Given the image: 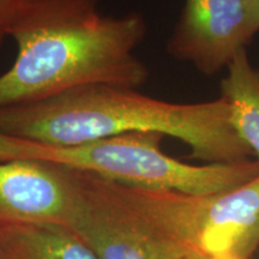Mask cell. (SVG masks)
<instances>
[{
	"label": "cell",
	"instance_id": "cell-1",
	"mask_svg": "<svg viewBox=\"0 0 259 259\" xmlns=\"http://www.w3.org/2000/svg\"><path fill=\"white\" fill-rule=\"evenodd\" d=\"M145 34L138 12L102 15L97 0H47L12 35L17 57L0 74V108L89 85L139 89L149 70L135 52Z\"/></svg>",
	"mask_w": 259,
	"mask_h": 259
},
{
	"label": "cell",
	"instance_id": "cell-2",
	"mask_svg": "<svg viewBox=\"0 0 259 259\" xmlns=\"http://www.w3.org/2000/svg\"><path fill=\"white\" fill-rule=\"evenodd\" d=\"M160 132L205 163L254 156L239 137L225 97L196 103L154 99L138 89L89 85L44 101L0 108V132L53 145H73L130 132Z\"/></svg>",
	"mask_w": 259,
	"mask_h": 259
},
{
	"label": "cell",
	"instance_id": "cell-3",
	"mask_svg": "<svg viewBox=\"0 0 259 259\" xmlns=\"http://www.w3.org/2000/svg\"><path fill=\"white\" fill-rule=\"evenodd\" d=\"M160 132H130L73 145H53L0 132V162L36 160L93 174L122 185L212 194L259 177V158L191 164L167 155Z\"/></svg>",
	"mask_w": 259,
	"mask_h": 259
},
{
	"label": "cell",
	"instance_id": "cell-4",
	"mask_svg": "<svg viewBox=\"0 0 259 259\" xmlns=\"http://www.w3.org/2000/svg\"><path fill=\"white\" fill-rule=\"evenodd\" d=\"M105 181L122 204L194 259H253L258 250L259 177L212 194Z\"/></svg>",
	"mask_w": 259,
	"mask_h": 259
},
{
	"label": "cell",
	"instance_id": "cell-5",
	"mask_svg": "<svg viewBox=\"0 0 259 259\" xmlns=\"http://www.w3.org/2000/svg\"><path fill=\"white\" fill-rule=\"evenodd\" d=\"M70 169V168H69ZM76 205L69 227L99 259H194L109 191L105 179L70 169Z\"/></svg>",
	"mask_w": 259,
	"mask_h": 259
},
{
	"label": "cell",
	"instance_id": "cell-6",
	"mask_svg": "<svg viewBox=\"0 0 259 259\" xmlns=\"http://www.w3.org/2000/svg\"><path fill=\"white\" fill-rule=\"evenodd\" d=\"M258 31L251 0H185L167 52L204 76H215L247 50Z\"/></svg>",
	"mask_w": 259,
	"mask_h": 259
},
{
	"label": "cell",
	"instance_id": "cell-7",
	"mask_svg": "<svg viewBox=\"0 0 259 259\" xmlns=\"http://www.w3.org/2000/svg\"><path fill=\"white\" fill-rule=\"evenodd\" d=\"M74 205L69 168L36 160L0 162V223L69 227Z\"/></svg>",
	"mask_w": 259,
	"mask_h": 259
},
{
	"label": "cell",
	"instance_id": "cell-8",
	"mask_svg": "<svg viewBox=\"0 0 259 259\" xmlns=\"http://www.w3.org/2000/svg\"><path fill=\"white\" fill-rule=\"evenodd\" d=\"M0 259H99L72 229L59 225L0 223Z\"/></svg>",
	"mask_w": 259,
	"mask_h": 259
},
{
	"label": "cell",
	"instance_id": "cell-9",
	"mask_svg": "<svg viewBox=\"0 0 259 259\" xmlns=\"http://www.w3.org/2000/svg\"><path fill=\"white\" fill-rule=\"evenodd\" d=\"M221 96L231 106L232 122L239 137L259 158V70L247 50H242L227 67L221 80Z\"/></svg>",
	"mask_w": 259,
	"mask_h": 259
},
{
	"label": "cell",
	"instance_id": "cell-10",
	"mask_svg": "<svg viewBox=\"0 0 259 259\" xmlns=\"http://www.w3.org/2000/svg\"><path fill=\"white\" fill-rule=\"evenodd\" d=\"M47 0H0V46Z\"/></svg>",
	"mask_w": 259,
	"mask_h": 259
},
{
	"label": "cell",
	"instance_id": "cell-11",
	"mask_svg": "<svg viewBox=\"0 0 259 259\" xmlns=\"http://www.w3.org/2000/svg\"><path fill=\"white\" fill-rule=\"evenodd\" d=\"M251 5L252 11H253L255 24H257V27L259 29V0H251Z\"/></svg>",
	"mask_w": 259,
	"mask_h": 259
}]
</instances>
